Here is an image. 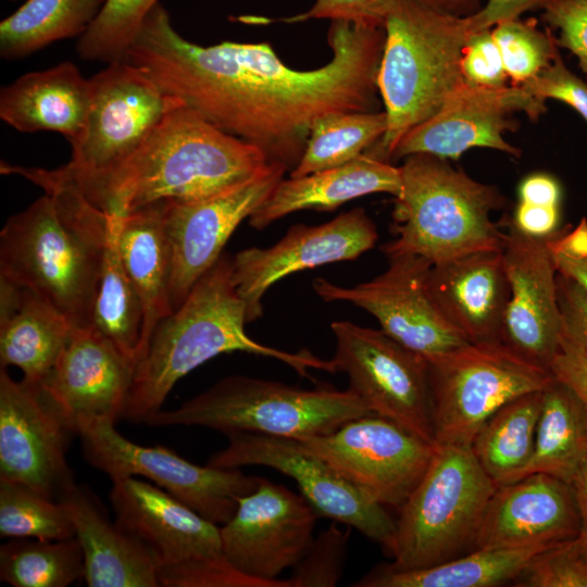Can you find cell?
<instances>
[{
  "instance_id": "cell-34",
  "label": "cell",
  "mask_w": 587,
  "mask_h": 587,
  "mask_svg": "<svg viewBox=\"0 0 587 587\" xmlns=\"http://www.w3.org/2000/svg\"><path fill=\"white\" fill-rule=\"evenodd\" d=\"M541 405L542 391L520 396L499 408L476 433L472 451L497 487L529 460Z\"/></svg>"
},
{
  "instance_id": "cell-51",
  "label": "cell",
  "mask_w": 587,
  "mask_h": 587,
  "mask_svg": "<svg viewBox=\"0 0 587 587\" xmlns=\"http://www.w3.org/2000/svg\"><path fill=\"white\" fill-rule=\"evenodd\" d=\"M510 220L516 229L527 236L549 237L560 230L561 207L519 201Z\"/></svg>"
},
{
  "instance_id": "cell-54",
  "label": "cell",
  "mask_w": 587,
  "mask_h": 587,
  "mask_svg": "<svg viewBox=\"0 0 587 587\" xmlns=\"http://www.w3.org/2000/svg\"><path fill=\"white\" fill-rule=\"evenodd\" d=\"M551 253L558 273L575 282L587 295V259H576L563 253Z\"/></svg>"
},
{
  "instance_id": "cell-27",
  "label": "cell",
  "mask_w": 587,
  "mask_h": 587,
  "mask_svg": "<svg viewBox=\"0 0 587 587\" xmlns=\"http://www.w3.org/2000/svg\"><path fill=\"white\" fill-rule=\"evenodd\" d=\"M90 82L72 62L21 75L0 89V118L21 133L55 132L70 143L82 135Z\"/></svg>"
},
{
  "instance_id": "cell-21",
  "label": "cell",
  "mask_w": 587,
  "mask_h": 587,
  "mask_svg": "<svg viewBox=\"0 0 587 587\" xmlns=\"http://www.w3.org/2000/svg\"><path fill=\"white\" fill-rule=\"evenodd\" d=\"M499 225L504 227L501 253L510 285L502 341L548 369L563 332L548 237L521 233L507 215Z\"/></svg>"
},
{
  "instance_id": "cell-16",
  "label": "cell",
  "mask_w": 587,
  "mask_h": 587,
  "mask_svg": "<svg viewBox=\"0 0 587 587\" xmlns=\"http://www.w3.org/2000/svg\"><path fill=\"white\" fill-rule=\"evenodd\" d=\"M319 516L302 495L260 477L258 488L239 498L235 514L220 527L222 554L248 576L289 587L277 577L304 557Z\"/></svg>"
},
{
  "instance_id": "cell-37",
  "label": "cell",
  "mask_w": 587,
  "mask_h": 587,
  "mask_svg": "<svg viewBox=\"0 0 587 587\" xmlns=\"http://www.w3.org/2000/svg\"><path fill=\"white\" fill-rule=\"evenodd\" d=\"M84 574V554L76 537L11 538L0 548V578L13 587H66Z\"/></svg>"
},
{
  "instance_id": "cell-41",
  "label": "cell",
  "mask_w": 587,
  "mask_h": 587,
  "mask_svg": "<svg viewBox=\"0 0 587 587\" xmlns=\"http://www.w3.org/2000/svg\"><path fill=\"white\" fill-rule=\"evenodd\" d=\"M520 587H587V547L576 537L541 552L514 580Z\"/></svg>"
},
{
  "instance_id": "cell-7",
  "label": "cell",
  "mask_w": 587,
  "mask_h": 587,
  "mask_svg": "<svg viewBox=\"0 0 587 587\" xmlns=\"http://www.w3.org/2000/svg\"><path fill=\"white\" fill-rule=\"evenodd\" d=\"M370 414L375 413L350 389H302L280 382L229 375L174 410H159L143 424L301 439L329 434Z\"/></svg>"
},
{
  "instance_id": "cell-6",
  "label": "cell",
  "mask_w": 587,
  "mask_h": 587,
  "mask_svg": "<svg viewBox=\"0 0 587 587\" xmlns=\"http://www.w3.org/2000/svg\"><path fill=\"white\" fill-rule=\"evenodd\" d=\"M402 185L395 197L396 238L383 253H411L432 264L480 251H502L503 230L490 213L504 198L494 186L479 183L447 160L416 153L400 166Z\"/></svg>"
},
{
  "instance_id": "cell-36",
  "label": "cell",
  "mask_w": 587,
  "mask_h": 587,
  "mask_svg": "<svg viewBox=\"0 0 587 587\" xmlns=\"http://www.w3.org/2000/svg\"><path fill=\"white\" fill-rule=\"evenodd\" d=\"M387 130L385 111H339L319 117L291 177L339 166L372 148Z\"/></svg>"
},
{
  "instance_id": "cell-9",
  "label": "cell",
  "mask_w": 587,
  "mask_h": 587,
  "mask_svg": "<svg viewBox=\"0 0 587 587\" xmlns=\"http://www.w3.org/2000/svg\"><path fill=\"white\" fill-rule=\"evenodd\" d=\"M426 360L438 445L471 446L499 408L520 396L542 391L553 380L548 369L503 341L467 342Z\"/></svg>"
},
{
  "instance_id": "cell-25",
  "label": "cell",
  "mask_w": 587,
  "mask_h": 587,
  "mask_svg": "<svg viewBox=\"0 0 587 587\" xmlns=\"http://www.w3.org/2000/svg\"><path fill=\"white\" fill-rule=\"evenodd\" d=\"M427 287L441 314L469 342L502 341L510 285L501 251L432 264Z\"/></svg>"
},
{
  "instance_id": "cell-38",
  "label": "cell",
  "mask_w": 587,
  "mask_h": 587,
  "mask_svg": "<svg viewBox=\"0 0 587 587\" xmlns=\"http://www.w3.org/2000/svg\"><path fill=\"white\" fill-rule=\"evenodd\" d=\"M2 538L61 540L75 537L66 508L22 484L0 479Z\"/></svg>"
},
{
  "instance_id": "cell-13",
  "label": "cell",
  "mask_w": 587,
  "mask_h": 587,
  "mask_svg": "<svg viewBox=\"0 0 587 587\" xmlns=\"http://www.w3.org/2000/svg\"><path fill=\"white\" fill-rule=\"evenodd\" d=\"M226 436L227 446L212 454L208 465L220 469L262 465L280 472L296 480L301 495L320 516L355 528L387 551L396 521L386 507L344 477L301 440L251 433Z\"/></svg>"
},
{
  "instance_id": "cell-40",
  "label": "cell",
  "mask_w": 587,
  "mask_h": 587,
  "mask_svg": "<svg viewBox=\"0 0 587 587\" xmlns=\"http://www.w3.org/2000/svg\"><path fill=\"white\" fill-rule=\"evenodd\" d=\"M490 29L512 85L537 77L559 53L555 38L529 21L508 20Z\"/></svg>"
},
{
  "instance_id": "cell-8",
  "label": "cell",
  "mask_w": 587,
  "mask_h": 587,
  "mask_svg": "<svg viewBox=\"0 0 587 587\" xmlns=\"http://www.w3.org/2000/svg\"><path fill=\"white\" fill-rule=\"evenodd\" d=\"M496 488L471 446L435 444L425 474L399 509L388 566L423 569L472 550Z\"/></svg>"
},
{
  "instance_id": "cell-14",
  "label": "cell",
  "mask_w": 587,
  "mask_h": 587,
  "mask_svg": "<svg viewBox=\"0 0 587 587\" xmlns=\"http://www.w3.org/2000/svg\"><path fill=\"white\" fill-rule=\"evenodd\" d=\"M299 440L374 500L398 509L422 479L435 452V444L377 414Z\"/></svg>"
},
{
  "instance_id": "cell-53",
  "label": "cell",
  "mask_w": 587,
  "mask_h": 587,
  "mask_svg": "<svg viewBox=\"0 0 587 587\" xmlns=\"http://www.w3.org/2000/svg\"><path fill=\"white\" fill-rule=\"evenodd\" d=\"M548 247L553 253H563L576 259H587V218L582 217L576 227H567L548 237Z\"/></svg>"
},
{
  "instance_id": "cell-24",
  "label": "cell",
  "mask_w": 587,
  "mask_h": 587,
  "mask_svg": "<svg viewBox=\"0 0 587 587\" xmlns=\"http://www.w3.org/2000/svg\"><path fill=\"white\" fill-rule=\"evenodd\" d=\"M115 524L142 542L158 567L222 554L220 527L164 489L136 477L112 482Z\"/></svg>"
},
{
  "instance_id": "cell-2",
  "label": "cell",
  "mask_w": 587,
  "mask_h": 587,
  "mask_svg": "<svg viewBox=\"0 0 587 587\" xmlns=\"http://www.w3.org/2000/svg\"><path fill=\"white\" fill-rule=\"evenodd\" d=\"M0 172L20 175L45 191L1 229L0 277L43 297L73 328L90 326L111 215L92 204L62 166L2 161Z\"/></svg>"
},
{
  "instance_id": "cell-44",
  "label": "cell",
  "mask_w": 587,
  "mask_h": 587,
  "mask_svg": "<svg viewBox=\"0 0 587 587\" xmlns=\"http://www.w3.org/2000/svg\"><path fill=\"white\" fill-rule=\"evenodd\" d=\"M461 71L465 83L474 87L501 88L509 78L491 29L473 32L464 47Z\"/></svg>"
},
{
  "instance_id": "cell-10",
  "label": "cell",
  "mask_w": 587,
  "mask_h": 587,
  "mask_svg": "<svg viewBox=\"0 0 587 587\" xmlns=\"http://www.w3.org/2000/svg\"><path fill=\"white\" fill-rule=\"evenodd\" d=\"M85 128L62 167L86 191L121 167L163 118L172 97L139 66L109 63L90 79Z\"/></svg>"
},
{
  "instance_id": "cell-23",
  "label": "cell",
  "mask_w": 587,
  "mask_h": 587,
  "mask_svg": "<svg viewBox=\"0 0 587 587\" xmlns=\"http://www.w3.org/2000/svg\"><path fill=\"white\" fill-rule=\"evenodd\" d=\"M579 529L572 484L534 473L496 488L473 549L557 545Z\"/></svg>"
},
{
  "instance_id": "cell-43",
  "label": "cell",
  "mask_w": 587,
  "mask_h": 587,
  "mask_svg": "<svg viewBox=\"0 0 587 587\" xmlns=\"http://www.w3.org/2000/svg\"><path fill=\"white\" fill-rule=\"evenodd\" d=\"M158 579L164 587H280L239 572L224 557L190 559L159 566Z\"/></svg>"
},
{
  "instance_id": "cell-1",
  "label": "cell",
  "mask_w": 587,
  "mask_h": 587,
  "mask_svg": "<svg viewBox=\"0 0 587 587\" xmlns=\"http://www.w3.org/2000/svg\"><path fill=\"white\" fill-rule=\"evenodd\" d=\"M330 60L296 70L268 42L201 46L183 37L159 2L146 15L125 61L141 67L167 96L259 148L290 173L313 123L339 111H377L384 27L333 21Z\"/></svg>"
},
{
  "instance_id": "cell-47",
  "label": "cell",
  "mask_w": 587,
  "mask_h": 587,
  "mask_svg": "<svg viewBox=\"0 0 587 587\" xmlns=\"http://www.w3.org/2000/svg\"><path fill=\"white\" fill-rule=\"evenodd\" d=\"M544 20L559 32L558 47L571 51L587 73V0H557L544 9Z\"/></svg>"
},
{
  "instance_id": "cell-12",
  "label": "cell",
  "mask_w": 587,
  "mask_h": 587,
  "mask_svg": "<svg viewBox=\"0 0 587 587\" xmlns=\"http://www.w3.org/2000/svg\"><path fill=\"white\" fill-rule=\"evenodd\" d=\"M333 374L348 376L349 389L371 410L435 444L427 360L382 329L349 321L330 324Z\"/></svg>"
},
{
  "instance_id": "cell-26",
  "label": "cell",
  "mask_w": 587,
  "mask_h": 587,
  "mask_svg": "<svg viewBox=\"0 0 587 587\" xmlns=\"http://www.w3.org/2000/svg\"><path fill=\"white\" fill-rule=\"evenodd\" d=\"M75 528L89 587H159L158 563L138 539L110 522L98 498L72 483L59 496Z\"/></svg>"
},
{
  "instance_id": "cell-28",
  "label": "cell",
  "mask_w": 587,
  "mask_h": 587,
  "mask_svg": "<svg viewBox=\"0 0 587 587\" xmlns=\"http://www.w3.org/2000/svg\"><path fill=\"white\" fill-rule=\"evenodd\" d=\"M401 185L400 166L364 153L339 166L283 178L249 216V224L255 229H263L297 211H330L350 200L376 192L397 197Z\"/></svg>"
},
{
  "instance_id": "cell-56",
  "label": "cell",
  "mask_w": 587,
  "mask_h": 587,
  "mask_svg": "<svg viewBox=\"0 0 587 587\" xmlns=\"http://www.w3.org/2000/svg\"><path fill=\"white\" fill-rule=\"evenodd\" d=\"M420 4L430 8L435 11L458 16L466 17L476 13L482 8L483 0H413Z\"/></svg>"
},
{
  "instance_id": "cell-52",
  "label": "cell",
  "mask_w": 587,
  "mask_h": 587,
  "mask_svg": "<svg viewBox=\"0 0 587 587\" xmlns=\"http://www.w3.org/2000/svg\"><path fill=\"white\" fill-rule=\"evenodd\" d=\"M519 201L537 205H561L559 182L546 173L530 174L519 185Z\"/></svg>"
},
{
  "instance_id": "cell-45",
  "label": "cell",
  "mask_w": 587,
  "mask_h": 587,
  "mask_svg": "<svg viewBox=\"0 0 587 587\" xmlns=\"http://www.w3.org/2000/svg\"><path fill=\"white\" fill-rule=\"evenodd\" d=\"M395 0H315L310 9L283 18L286 23L311 20L347 21L384 27Z\"/></svg>"
},
{
  "instance_id": "cell-35",
  "label": "cell",
  "mask_w": 587,
  "mask_h": 587,
  "mask_svg": "<svg viewBox=\"0 0 587 587\" xmlns=\"http://www.w3.org/2000/svg\"><path fill=\"white\" fill-rule=\"evenodd\" d=\"M110 215L109 239L91 309L90 326L136 362L143 324V308L120 258L118 215Z\"/></svg>"
},
{
  "instance_id": "cell-20",
  "label": "cell",
  "mask_w": 587,
  "mask_h": 587,
  "mask_svg": "<svg viewBox=\"0 0 587 587\" xmlns=\"http://www.w3.org/2000/svg\"><path fill=\"white\" fill-rule=\"evenodd\" d=\"M546 109L545 101L522 85L483 88L465 84L435 114L403 135L390 162L416 153L458 160L474 147L491 148L519 158L521 150L503 138L504 132L516 127L510 114L523 111L530 118H537Z\"/></svg>"
},
{
  "instance_id": "cell-55",
  "label": "cell",
  "mask_w": 587,
  "mask_h": 587,
  "mask_svg": "<svg viewBox=\"0 0 587 587\" xmlns=\"http://www.w3.org/2000/svg\"><path fill=\"white\" fill-rule=\"evenodd\" d=\"M577 503L580 529L577 538L587 547V459L572 480Z\"/></svg>"
},
{
  "instance_id": "cell-15",
  "label": "cell",
  "mask_w": 587,
  "mask_h": 587,
  "mask_svg": "<svg viewBox=\"0 0 587 587\" xmlns=\"http://www.w3.org/2000/svg\"><path fill=\"white\" fill-rule=\"evenodd\" d=\"M388 267L375 278L341 287L316 278L313 288L326 302H350L372 314L391 338L430 359L469 341L441 314L432 299L427 276L432 263L420 255H388Z\"/></svg>"
},
{
  "instance_id": "cell-32",
  "label": "cell",
  "mask_w": 587,
  "mask_h": 587,
  "mask_svg": "<svg viewBox=\"0 0 587 587\" xmlns=\"http://www.w3.org/2000/svg\"><path fill=\"white\" fill-rule=\"evenodd\" d=\"M586 459L587 408L566 385L553 378L542 390L532 455L508 483L534 473L572 483Z\"/></svg>"
},
{
  "instance_id": "cell-3",
  "label": "cell",
  "mask_w": 587,
  "mask_h": 587,
  "mask_svg": "<svg viewBox=\"0 0 587 587\" xmlns=\"http://www.w3.org/2000/svg\"><path fill=\"white\" fill-rule=\"evenodd\" d=\"M268 164L259 148L172 97L163 118L137 151L83 193L105 213L124 215L158 201L191 202L218 195Z\"/></svg>"
},
{
  "instance_id": "cell-46",
  "label": "cell",
  "mask_w": 587,
  "mask_h": 587,
  "mask_svg": "<svg viewBox=\"0 0 587 587\" xmlns=\"http://www.w3.org/2000/svg\"><path fill=\"white\" fill-rule=\"evenodd\" d=\"M530 95L546 101H562L587 122V82L572 73L560 53L537 77L522 85Z\"/></svg>"
},
{
  "instance_id": "cell-11",
  "label": "cell",
  "mask_w": 587,
  "mask_h": 587,
  "mask_svg": "<svg viewBox=\"0 0 587 587\" xmlns=\"http://www.w3.org/2000/svg\"><path fill=\"white\" fill-rule=\"evenodd\" d=\"M85 460L112 482L143 477L214 524H225L235 514L239 498L254 491L260 477L240 469L199 466L162 447L135 444L105 420H91L78 427Z\"/></svg>"
},
{
  "instance_id": "cell-29",
  "label": "cell",
  "mask_w": 587,
  "mask_h": 587,
  "mask_svg": "<svg viewBox=\"0 0 587 587\" xmlns=\"http://www.w3.org/2000/svg\"><path fill=\"white\" fill-rule=\"evenodd\" d=\"M73 326L43 297L0 277V364L40 383L67 344Z\"/></svg>"
},
{
  "instance_id": "cell-4",
  "label": "cell",
  "mask_w": 587,
  "mask_h": 587,
  "mask_svg": "<svg viewBox=\"0 0 587 587\" xmlns=\"http://www.w3.org/2000/svg\"><path fill=\"white\" fill-rule=\"evenodd\" d=\"M246 305L233 279V258L223 253L184 302L154 327L135 363L122 420L143 423L161 410L180 378L222 353L273 358L301 376H309L311 369L333 374L330 360L305 349L287 352L259 344L246 334Z\"/></svg>"
},
{
  "instance_id": "cell-22",
  "label": "cell",
  "mask_w": 587,
  "mask_h": 587,
  "mask_svg": "<svg viewBox=\"0 0 587 587\" xmlns=\"http://www.w3.org/2000/svg\"><path fill=\"white\" fill-rule=\"evenodd\" d=\"M135 361L91 326L74 328L49 374L39 383L77 435L91 420H122Z\"/></svg>"
},
{
  "instance_id": "cell-42",
  "label": "cell",
  "mask_w": 587,
  "mask_h": 587,
  "mask_svg": "<svg viewBox=\"0 0 587 587\" xmlns=\"http://www.w3.org/2000/svg\"><path fill=\"white\" fill-rule=\"evenodd\" d=\"M349 530L332 523L313 539L304 557L294 567L289 587H334L345 569Z\"/></svg>"
},
{
  "instance_id": "cell-50",
  "label": "cell",
  "mask_w": 587,
  "mask_h": 587,
  "mask_svg": "<svg viewBox=\"0 0 587 587\" xmlns=\"http://www.w3.org/2000/svg\"><path fill=\"white\" fill-rule=\"evenodd\" d=\"M557 0H486L474 14L466 16L471 32L490 29L496 24L520 18L528 10H542Z\"/></svg>"
},
{
  "instance_id": "cell-19",
  "label": "cell",
  "mask_w": 587,
  "mask_h": 587,
  "mask_svg": "<svg viewBox=\"0 0 587 587\" xmlns=\"http://www.w3.org/2000/svg\"><path fill=\"white\" fill-rule=\"evenodd\" d=\"M378 239L374 222L362 208L320 225L291 226L267 248H247L233 258V279L246 305L247 323L261 317L262 297L279 279L321 265L355 260Z\"/></svg>"
},
{
  "instance_id": "cell-39",
  "label": "cell",
  "mask_w": 587,
  "mask_h": 587,
  "mask_svg": "<svg viewBox=\"0 0 587 587\" xmlns=\"http://www.w3.org/2000/svg\"><path fill=\"white\" fill-rule=\"evenodd\" d=\"M159 0H105L97 18L78 38L82 60L113 63L124 61L149 11Z\"/></svg>"
},
{
  "instance_id": "cell-48",
  "label": "cell",
  "mask_w": 587,
  "mask_h": 587,
  "mask_svg": "<svg viewBox=\"0 0 587 587\" xmlns=\"http://www.w3.org/2000/svg\"><path fill=\"white\" fill-rule=\"evenodd\" d=\"M548 370L553 378L566 385L587 408V351L564 328L559 349Z\"/></svg>"
},
{
  "instance_id": "cell-33",
  "label": "cell",
  "mask_w": 587,
  "mask_h": 587,
  "mask_svg": "<svg viewBox=\"0 0 587 587\" xmlns=\"http://www.w3.org/2000/svg\"><path fill=\"white\" fill-rule=\"evenodd\" d=\"M105 0H26L0 23V57L24 59L52 42L80 37Z\"/></svg>"
},
{
  "instance_id": "cell-18",
  "label": "cell",
  "mask_w": 587,
  "mask_h": 587,
  "mask_svg": "<svg viewBox=\"0 0 587 587\" xmlns=\"http://www.w3.org/2000/svg\"><path fill=\"white\" fill-rule=\"evenodd\" d=\"M286 167L270 163L253 178L218 195L191 201H165L164 222L172 251L170 302L176 310L195 284L223 254L237 228L270 197Z\"/></svg>"
},
{
  "instance_id": "cell-49",
  "label": "cell",
  "mask_w": 587,
  "mask_h": 587,
  "mask_svg": "<svg viewBox=\"0 0 587 587\" xmlns=\"http://www.w3.org/2000/svg\"><path fill=\"white\" fill-rule=\"evenodd\" d=\"M558 301L564 330L587 351V295L572 279L558 273Z\"/></svg>"
},
{
  "instance_id": "cell-5",
  "label": "cell",
  "mask_w": 587,
  "mask_h": 587,
  "mask_svg": "<svg viewBox=\"0 0 587 587\" xmlns=\"http://www.w3.org/2000/svg\"><path fill=\"white\" fill-rule=\"evenodd\" d=\"M384 29L377 89L387 130L365 153L390 162L403 135L435 114L466 84L461 60L473 32L466 17L448 15L413 0H395Z\"/></svg>"
},
{
  "instance_id": "cell-30",
  "label": "cell",
  "mask_w": 587,
  "mask_h": 587,
  "mask_svg": "<svg viewBox=\"0 0 587 587\" xmlns=\"http://www.w3.org/2000/svg\"><path fill=\"white\" fill-rule=\"evenodd\" d=\"M164 209L165 201H158L118 215L120 258L143 308L136 361L157 324L173 312L170 302L172 251L165 229Z\"/></svg>"
},
{
  "instance_id": "cell-31",
  "label": "cell",
  "mask_w": 587,
  "mask_h": 587,
  "mask_svg": "<svg viewBox=\"0 0 587 587\" xmlns=\"http://www.w3.org/2000/svg\"><path fill=\"white\" fill-rule=\"evenodd\" d=\"M555 545L473 549L440 564L397 571L378 564L354 587H490L513 582L541 552Z\"/></svg>"
},
{
  "instance_id": "cell-17",
  "label": "cell",
  "mask_w": 587,
  "mask_h": 587,
  "mask_svg": "<svg viewBox=\"0 0 587 587\" xmlns=\"http://www.w3.org/2000/svg\"><path fill=\"white\" fill-rule=\"evenodd\" d=\"M76 435L39 383L0 371V479L57 499L74 483L66 452Z\"/></svg>"
}]
</instances>
